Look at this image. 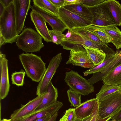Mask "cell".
<instances>
[{
	"label": "cell",
	"mask_w": 121,
	"mask_h": 121,
	"mask_svg": "<svg viewBox=\"0 0 121 121\" xmlns=\"http://www.w3.org/2000/svg\"><path fill=\"white\" fill-rule=\"evenodd\" d=\"M19 56L27 77L33 81L39 82L46 69V63L41 57L32 53H23Z\"/></svg>",
	"instance_id": "obj_1"
},
{
	"label": "cell",
	"mask_w": 121,
	"mask_h": 121,
	"mask_svg": "<svg viewBox=\"0 0 121 121\" xmlns=\"http://www.w3.org/2000/svg\"><path fill=\"white\" fill-rule=\"evenodd\" d=\"M0 34L5 39L6 43L15 42L18 35L13 1L5 8L0 16Z\"/></svg>",
	"instance_id": "obj_2"
},
{
	"label": "cell",
	"mask_w": 121,
	"mask_h": 121,
	"mask_svg": "<svg viewBox=\"0 0 121 121\" xmlns=\"http://www.w3.org/2000/svg\"><path fill=\"white\" fill-rule=\"evenodd\" d=\"M43 38L37 31L30 28H25L18 35L15 42L18 48L26 53L39 52L44 46Z\"/></svg>",
	"instance_id": "obj_3"
},
{
	"label": "cell",
	"mask_w": 121,
	"mask_h": 121,
	"mask_svg": "<svg viewBox=\"0 0 121 121\" xmlns=\"http://www.w3.org/2000/svg\"><path fill=\"white\" fill-rule=\"evenodd\" d=\"M63 39L61 46L66 50L86 51L83 46L102 50L103 47L85 35L72 30L68 32Z\"/></svg>",
	"instance_id": "obj_4"
},
{
	"label": "cell",
	"mask_w": 121,
	"mask_h": 121,
	"mask_svg": "<svg viewBox=\"0 0 121 121\" xmlns=\"http://www.w3.org/2000/svg\"><path fill=\"white\" fill-rule=\"evenodd\" d=\"M121 109V91L112 93L99 101L98 113L101 118L112 116Z\"/></svg>",
	"instance_id": "obj_5"
},
{
	"label": "cell",
	"mask_w": 121,
	"mask_h": 121,
	"mask_svg": "<svg viewBox=\"0 0 121 121\" xmlns=\"http://www.w3.org/2000/svg\"><path fill=\"white\" fill-rule=\"evenodd\" d=\"M64 80L70 89L83 95L94 91L93 85L78 72L72 70L66 72Z\"/></svg>",
	"instance_id": "obj_6"
},
{
	"label": "cell",
	"mask_w": 121,
	"mask_h": 121,
	"mask_svg": "<svg viewBox=\"0 0 121 121\" xmlns=\"http://www.w3.org/2000/svg\"><path fill=\"white\" fill-rule=\"evenodd\" d=\"M93 16L92 24L99 26H117L108 5L107 0L94 6L88 7Z\"/></svg>",
	"instance_id": "obj_7"
},
{
	"label": "cell",
	"mask_w": 121,
	"mask_h": 121,
	"mask_svg": "<svg viewBox=\"0 0 121 121\" xmlns=\"http://www.w3.org/2000/svg\"><path fill=\"white\" fill-rule=\"evenodd\" d=\"M62 59L61 53H59L50 60L43 76L37 86L36 91L37 96L47 92L48 85L51 81Z\"/></svg>",
	"instance_id": "obj_8"
},
{
	"label": "cell",
	"mask_w": 121,
	"mask_h": 121,
	"mask_svg": "<svg viewBox=\"0 0 121 121\" xmlns=\"http://www.w3.org/2000/svg\"><path fill=\"white\" fill-rule=\"evenodd\" d=\"M58 17L66 26L67 29L69 30L92 24L91 21L81 17L63 7L59 9Z\"/></svg>",
	"instance_id": "obj_9"
},
{
	"label": "cell",
	"mask_w": 121,
	"mask_h": 121,
	"mask_svg": "<svg viewBox=\"0 0 121 121\" xmlns=\"http://www.w3.org/2000/svg\"><path fill=\"white\" fill-rule=\"evenodd\" d=\"M30 0H14L17 35L23 30L25 20L30 8Z\"/></svg>",
	"instance_id": "obj_10"
},
{
	"label": "cell",
	"mask_w": 121,
	"mask_h": 121,
	"mask_svg": "<svg viewBox=\"0 0 121 121\" xmlns=\"http://www.w3.org/2000/svg\"><path fill=\"white\" fill-rule=\"evenodd\" d=\"M8 60L5 54L0 52V99L5 98L9 91L10 85L9 78Z\"/></svg>",
	"instance_id": "obj_11"
},
{
	"label": "cell",
	"mask_w": 121,
	"mask_h": 121,
	"mask_svg": "<svg viewBox=\"0 0 121 121\" xmlns=\"http://www.w3.org/2000/svg\"><path fill=\"white\" fill-rule=\"evenodd\" d=\"M47 92L37 96L26 104L22 105L20 108L15 110L10 115L11 121L20 119L35 111L40 104Z\"/></svg>",
	"instance_id": "obj_12"
},
{
	"label": "cell",
	"mask_w": 121,
	"mask_h": 121,
	"mask_svg": "<svg viewBox=\"0 0 121 121\" xmlns=\"http://www.w3.org/2000/svg\"><path fill=\"white\" fill-rule=\"evenodd\" d=\"M32 11L41 16L52 27V30L63 32L67 27L58 17L48 13L35 5L31 6Z\"/></svg>",
	"instance_id": "obj_13"
},
{
	"label": "cell",
	"mask_w": 121,
	"mask_h": 121,
	"mask_svg": "<svg viewBox=\"0 0 121 121\" xmlns=\"http://www.w3.org/2000/svg\"><path fill=\"white\" fill-rule=\"evenodd\" d=\"M99 102L95 98L88 100L74 108L76 118L82 119L92 114L98 109Z\"/></svg>",
	"instance_id": "obj_14"
},
{
	"label": "cell",
	"mask_w": 121,
	"mask_h": 121,
	"mask_svg": "<svg viewBox=\"0 0 121 121\" xmlns=\"http://www.w3.org/2000/svg\"><path fill=\"white\" fill-rule=\"evenodd\" d=\"M31 19L34 24L37 32L47 43L52 42L46 22L39 14L32 11L30 13Z\"/></svg>",
	"instance_id": "obj_15"
},
{
	"label": "cell",
	"mask_w": 121,
	"mask_h": 121,
	"mask_svg": "<svg viewBox=\"0 0 121 121\" xmlns=\"http://www.w3.org/2000/svg\"><path fill=\"white\" fill-rule=\"evenodd\" d=\"M102 80L104 84L121 87V61L113 68Z\"/></svg>",
	"instance_id": "obj_16"
},
{
	"label": "cell",
	"mask_w": 121,
	"mask_h": 121,
	"mask_svg": "<svg viewBox=\"0 0 121 121\" xmlns=\"http://www.w3.org/2000/svg\"><path fill=\"white\" fill-rule=\"evenodd\" d=\"M64 8L86 20L91 22L93 16L88 7L80 3L63 7Z\"/></svg>",
	"instance_id": "obj_17"
},
{
	"label": "cell",
	"mask_w": 121,
	"mask_h": 121,
	"mask_svg": "<svg viewBox=\"0 0 121 121\" xmlns=\"http://www.w3.org/2000/svg\"><path fill=\"white\" fill-rule=\"evenodd\" d=\"M96 26L104 31L110 37L112 40V43L117 50L121 48V31L117 26L115 25Z\"/></svg>",
	"instance_id": "obj_18"
},
{
	"label": "cell",
	"mask_w": 121,
	"mask_h": 121,
	"mask_svg": "<svg viewBox=\"0 0 121 121\" xmlns=\"http://www.w3.org/2000/svg\"><path fill=\"white\" fill-rule=\"evenodd\" d=\"M58 96L57 89L53 86L51 81L48 85L47 93L44 97L40 104L35 110L55 103L57 101Z\"/></svg>",
	"instance_id": "obj_19"
},
{
	"label": "cell",
	"mask_w": 121,
	"mask_h": 121,
	"mask_svg": "<svg viewBox=\"0 0 121 121\" xmlns=\"http://www.w3.org/2000/svg\"><path fill=\"white\" fill-rule=\"evenodd\" d=\"M121 61V56L119 55L118 53L117 56L110 63L100 71L93 73L92 77L87 80L93 85L98 81L102 80L113 68Z\"/></svg>",
	"instance_id": "obj_20"
},
{
	"label": "cell",
	"mask_w": 121,
	"mask_h": 121,
	"mask_svg": "<svg viewBox=\"0 0 121 121\" xmlns=\"http://www.w3.org/2000/svg\"><path fill=\"white\" fill-rule=\"evenodd\" d=\"M83 47L95 66L101 64L105 59L106 54L102 50L85 46Z\"/></svg>",
	"instance_id": "obj_21"
},
{
	"label": "cell",
	"mask_w": 121,
	"mask_h": 121,
	"mask_svg": "<svg viewBox=\"0 0 121 121\" xmlns=\"http://www.w3.org/2000/svg\"><path fill=\"white\" fill-rule=\"evenodd\" d=\"M93 63L90 59L86 51L71 50L68 60L66 64H69L78 63Z\"/></svg>",
	"instance_id": "obj_22"
},
{
	"label": "cell",
	"mask_w": 121,
	"mask_h": 121,
	"mask_svg": "<svg viewBox=\"0 0 121 121\" xmlns=\"http://www.w3.org/2000/svg\"><path fill=\"white\" fill-rule=\"evenodd\" d=\"M73 31L85 35L90 39L104 48L115 54L116 52L109 47L108 45L102 41L95 35L89 30L87 26L78 27L72 30Z\"/></svg>",
	"instance_id": "obj_23"
},
{
	"label": "cell",
	"mask_w": 121,
	"mask_h": 121,
	"mask_svg": "<svg viewBox=\"0 0 121 121\" xmlns=\"http://www.w3.org/2000/svg\"><path fill=\"white\" fill-rule=\"evenodd\" d=\"M34 5L46 12L58 17L59 9L55 6L50 0H33Z\"/></svg>",
	"instance_id": "obj_24"
},
{
	"label": "cell",
	"mask_w": 121,
	"mask_h": 121,
	"mask_svg": "<svg viewBox=\"0 0 121 121\" xmlns=\"http://www.w3.org/2000/svg\"><path fill=\"white\" fill-rule=\"evenodd\" d=\"M108 5L117 26H121V4L115 0H107Z\"/></svg>",
	"instance_id": "obj_25"
},
{
	"label": "cell",
	"mask_w": 121,
	"mask_h": 121,
	"mask_svg": "<svg viewBox=\"0 0 121 121\" xmlns=\"http://www.w3.org/2000/svg\"><path fill=\"white\" fill-rule=\"evenodd\" d=\"M118 51L117 50L115 54L106 56L104 61L98 65L91 68L83 72L84 75L86 76L88 75L99 72L104 69L118 56Z\"/></svg>",
	"instance_id": "obj_26"
},
{
	"label": "cell",
	"mask_w": 121,
	"mask_h": 121,
	"mask_svg": "<svg viewBox=\"0 0 121 121\" xmlns=\"http://www.w3.org/2000/svg\"><path fill=\"white\" fill-rule=\"evenodd\" d=\"M121 91V87L104 84L99 92L96 94V98L100 101L107 95L117 91Z\"/></svg>",
	"instance_id": "obj_27"
},
{
	"label": "cell",
	"mask_w": 121,
	"mask_h": 121,
	"mask_svg": "<svg viewBox=\"0 0 121 121\" xmlns=\"http://www.w3.org/2000/svg\"><path fill=\"white\" fill-rule=\"evenodd\" d=\"M87 27L89 31L106 44L112 43L111 38L106 33L96 26L91 24L87 26Z\"/></svg>",
	"instance_id": "obj_28"
},
{
	"label": "cell",
	"mask_w": 121,
	"mask_h": 121,
	"mask_svg": "<svg viewBox=\"0 0 121 121\" xmlns=\"http://www.w3.org/2000/svg\"><path fill=\"white\" fill-rule=\"evenodd\" d=\"M26 73V72L23 69L18 72L15 71L13 73L11 78L12 84L18 86H23L24 83V79Z\"/></svg>",
	"instance_id": "obj_29"
},
{
	"label": "cell",
	"mask_w": 121,
	"mask_h": 121,
	"mask_svg": "<svg viewBox=\"0 0 121 121\" xmlns=\"http://www.w3.org/2000/svg\"><path fill=\"white\" fill-rule=\"evenodd\" d=\"M69 100L71 106L77 107L82 103L81 100V95L70 89L67 91Z\"/></svg>",
	"instance_id": "obj_30"
},
{
	"label": "cell",
	"mask_w": 121,
	"mask_h": 121,
	"mask_svg": "<svg viewBox=\"0 0 121 121\" xmlns=\"http://www.w3.org/2000/svg\"><path fill=\"white\" fill-rule=\"evenodd\" d=\"M52 42L57 45L61 44L65 36V35L63 32L59 31L49 30Z\"/></svg>",
	"instance_id": "obj_31"
},
{
	"label": "cell",
	"mask_w": 121,
	"mask_h": 121,
	"mask_svg": "<svg viewBox=\"0 0 121 121\" xmlns=\"http://www.w3.org/2000/svg\"><path fill=\"white\" fill-rule=\"evenodd\" d=\"M104 0H81L80 3L88 7L97 5Z\"/></svg>",
	"instance_id": "obj_32"
},
{
	"label": "cell",
	"mask_w": 121,
	"mask_h": 121,
	"mask_svg": "<svg viewBox=\"0 0 121 121\" xmlns=\"http://www.w3.org/2000/svg\"><path fill=\"white\" fill-rule=\"evenodd\" d=\"M65 114L66 115L69 121H75L76 117L74 108H69L66 110Z\"/></svg>",
	"instance_id": "obj_33"
},
{
	"label": "cell",
	"mask_w": 121,
	"mask_h": 121,
	"mask_svg": "<svg viewBox=\"0 0 121 121\" xmlns=\"http://www.w3.org/2000/svg\"><path fill=\"white\" fill-rule=\"evenodd\" d=\"M72 64L74 65L80 66L85 68H91L95 66L93 64L89 63H78Z\"/></svg>",
	"instance_id": "obj_34"
},
{
	"label": "cell",
	"mask_w": 121,
	"mask_h": 121,
	"mask_svg": "<svg viewBox=\"0 0 121 121\" xmlns=\"http://www.w3.org/2000/svg\"><path fill=\"white\" fill-rule=\"evenodd\" d=\"M56 7L60 9L63 7L64 0H50Z\"/></svg>",
	"instance_id": "obj_35"
},
{
	"label": "cell",
	"mask_w": 121,
	"mask_h": 121,
	"mask_svg": "<svg viewBox=\"0 0 121 121\" xmlns=\"http://www.w3.org/2000/svg\"><path fill=\"white\" fill-rule=\"evenodd\" d=\"M98 109L91 121H107L110 120L111 117L104 119H101L100 118L98 114Z\"/></svg>",
	"instance_id": "obj_36"
},
{
	"label": "cell",
	"mask_w": 121,
	"mask_h": 121,
	"mask_svg": "<svg viewBox=\"0 0 121 121\" xmlns=\"http://www.w3.org/2000/svg\"><path fill=\"white\" fill-rule=\"evenodd\" d=\"M81 0H64V2L63 6L80 3Z\"/></svg>",
	"instance_id": "obj_37"
},
{
	"label": "cell",
	"mask_w": 121,
	"mask_h": 121,
	"mask_svg": "<svg viewBox=\"0 0 121 121\" xmlns=\"http://www.w3.org/2000/svg\"><path fill=\"white\" fill-rule=\"evenodd\" d=\"M115 119L117 121L121 120V109L115 115L111 117L110 119Z\"/></svg>",
	"instance_id": "obj_38"
},
{
	"label": "cell",
	"mask_w": 121,
	"mask_h": 121,
	"mask_svg": "<svg viewBox=\"0 0 121 121\" xmlns=\"http://www.w3.org/2000/svg\"><path fill=\"white\" fill-rule=\"evenodd\" d=\"M14 0H0L5 8L8 6Z\"/></svg>",
	"instance_id": "obj_39"
},
{
	"label": "cell",
	"mask_w": 121,
	"mask_h": 121,
	"mask_svg": "<svg viewBox=\"0 0 121 121\" xmlns=\"http://www.w3.org/2000/svg\"><path fill=\"white\" fill-rule=\"evenodd\" d=\"M52 116H46L39 118L35 121H48Z\"/></svg>",
	"instance_id": "obj_40"
},
{
	"label": "cell",
	"mask_w": 121,
	"mask_h": 121,
	"mask_svg": "<svg viewBox=\"0 0 121 121\" xmlns=\"http://www.w3.org/2000/svg\"><path fill=\"white\" fill-rule=\"evenodd\" d=\"M97 110L93 113L91 115L82 119V121H91L95 114Z\"/></svg>",
	"instance_id": "obj_41"
},
{
	"label": "cell",
	"mask_w": 121,
	"mask_h": 121,
	"mask_svg": "<svg viewBox=\"0 0 121 121\" xmlns=\"http://www.w3.org/2000/svg\"><path fill=\"white\" fill-rule=\"evenodd\" d=\"M5 40L3 36L0 34V48H1L2 45L6 43Z\"/></svg>",
	"instance_id": "obj_42"
},
{
	"label": "cell",
	"mask_w": 121,
	"mask_h": 121,
	"mask_svg": "<svg viewBox=\"0 0 121 121\" xmlns=\"http://www.w3.org/2000/svg\"><path fill=\"white\" fill-rule=\"evenodd\" d=\"M58 115V112H57L51 117L48 121H56Z\"/></svg>",
	"instance_id": "obj_43"
},
{
	"label": "cell",
	"mask_w": 121,
	"mask_h": 121,
	"mask_svg": "<svg viewBox=\"0 0 121 121\" xmlns=\"http://www.w3.org/2000/svg\"><path fill=\"white\" fill-rule=\"evenodd\" d=\"M5 8L2 3L0 1V16L2 14Z\"/></svg>",
	"instance_id": "obj_44"
},
{
	"label": "cell",
	"mask_w": 121,
	"mask_h": 121,
	"mask_svg": "<svg viewBox=\"0 0 121 121\" xmlns=\"http://www.w3.org/2000/svg\"><path fill=\"white\" fill-rule=\"evenodd\" d=\"M59 121H69L66 115L65 114L61 118Z\"/></svg>",
	"instance_id": "obj_45"
},
{
	"label": "cell",
	"mask_w": 121,
	"mask_h": 121,
	"mask_svg": "<svg viewBox=\"0 0 121 121\" xmlns=\"http://www.w3.org/2000/svg\"><path fill=\"white\" fill-rule=\"evenodd\" d=\"M2 120V121H11L10 119H6L3 118Z\"/></svg>",
	"instance_id": "obj_46"
},
{
	"label": "cell",
	"mask_w": 121,
	"mask_h": 121,
	"mask_svg": "<svg viewBox=\"0 0 121 121\" xmlns=\"http://www.w3.org/2000/svg\"><path fill=\"white\" fill-rule=\"evenodd\" d=\"M82 119H80L76 118L75 121H82Z\"/></svg>",
	"instance_id": "obj_47"
},
{
	"label": "cell",
	"mask_w": 121,
	"mask_h": 121,
	"mask_svg": "<svg viewBox=\"0 0 121 121\" xmlns=\"http://www.w3.org/2000/svg\"><path fill=\"white\" fill-rule=\"evenodd\" d=\"M118 52L119 55L121 56V50L120 51H118Z\"/></svg>",
	"instance_id": "obj_48"
},
{
	"label": "cell",
	"mask_w": 121,
	"mask_h": 121,
	"mask_svg": "<svg viewBox=\"0 0 121 121\" xmlns=\"http://www.w3.org/2000/svg\"><path fill=\"white\" fill-rule=\"evenodd\" d=\"M112 121H117L116 119H112Z\"/></svg>",
	"instance_id": "obj_49"
},
{
	"label": "cell",
	"mask_w": 121,
	"mask_h": 121,
	"mask_svg": "<svg viewBox=\"0 0 121 121\" xmlns=\"http://www.w3.org/2000/svg\"><path fill=\"white\" fill-rule=\"evenodd\" d=\"M107 121H110L109 120Z\"/></svg>",
	"instance_id": "obj_50"
},
{
	"label": "cell",
	"mask_w": 121,
	"mask_h": 121,
	"mask_svg": "<svg viewBox=\"0 0 121 121\" xmlns=\"http://www.w3.org/2000/svg\"><path fill=\"white\" fill-rule=\"evenodd\" d=\"M0 121H2V120H0Z\"/></svg>",
	"instance_id": "obj_51"
},
{
	"label": "cell",
	"mask_w": 121,
	"mask_h": 121,
	"mask_svg": "<svg viewBox=\"0 0 121 121\" xmlns=\"http://www.w3.org/2000/svg\"><path fill=\"white\" fill-rule=\"evenodd\" d=\"M120 121H121V120Z\"/></svg>",
	"instance_id": "obj_52"
}]
</instances>
